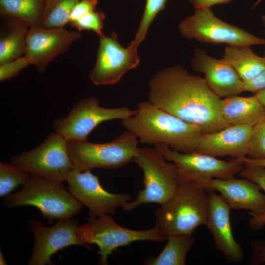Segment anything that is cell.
Instances as JSON below:
<instances>
[{"mask_svg":"<svg viewBox=\"0 0 265 265\" xmlns=\"http://www.w3.org/2000/svg\"><path fill=\"white\" fill-rule=\"evenodd\" d=\"M148 101L198 128L203 133L229 126L221 111V98L205 79L176 65L157 72L149 81Z\"/></svg>","mask_w":265,"mask_h":265,"instance_id":"cell-1","label":"cell"},{"mask_svg":"<svg viewBox=\"0 0 265 265\" xmlns=\"http://www.w3.org/2000/svg\"><path fill=\"white\" fill-rule=\"evenodd\" d=\"M122 123L142 143L165 144L171 149L182 153L195 152L203 134L197 127L148 101L137 103L135 113L122 120Z\"/></svg>","mask_w":265,"mask_h":265,"instance_id":"cell-2","label":"cell"},{"mask_svg":"<svg viewBox=\"0 0 265 265\" xmlns=\"http://www.w3.org/2000/svg\"><path fill=\"white\" fill-rule=\"evenodd\" d=\"M208 188L191 182L180 183L178 190L156 213V227L166 238L192 235L206 224L208 210Z\"/></svg>","mask_w":265,"mask_h":265,"instance_id":"cell-3","label":"cell"},{"mask_svg":"<svg viewBox=\"0 0 265 265\" xmlns=\"http://www.w3.org/2000/svg\"><path fill=\"white\" fill-rule=\"evenodd\" d=\"M5 205L34 206L51 220L71 218L83 206L61 182L34 176L27 179L20 190L5 198Z\"/></svg>","mask_w":265,"mask_h":265,"instance_id":"cell-4","label":"cell"},{"mask_svg":"<svg viewBox=\"0 0 265 265\" xmlns=\"http://www.w3.org/2000/svg\"><path fill=\"white\" fill-rule=\"evenodd\" d=\"M66 144L74 169L80 172L121 168L132 161L139 148L137 138L127 130L107 143L71 139L66 140Z\"/></svg>","mask_w":265,"mask_h":265,"instance_id":"cell-5","label":"cell"},{"mask_svg":"<svg viewBox=\"0 0 265 265\" xmlns=\"http://www.w3.org/2000/svg\"><path fill=\"white\" fill-rule=\"evenodd\" d=\"M132 161L142 169L144 188L135 200L124 203L122 208L131 211L146 204L166 202L176 193L180 185L176 167L168 163L155 148H139Z\"/></svg>","mask_w":265,"mask_h":265,"instance_id":"cell-6","label":"cell"},{"mask_svg":"<svg viewBox=\"0 0 265 265\" xmlns=\"http://www.w3.org/2000/svg\"><path fill=\"white\" fill-rule=\"evenodd\" d=\"M110 215L89 216L87 223L79 227L77 232L78 239L85 247L89 248L88 244L98 245L101 265L107 264L108 257L115 250L133 242L166 240L155 226L143 231L129 229L118 225Z\"/></svg>","mask_w":265,"mask_h":265,"instance_id":"cell-7","label":"cell"},{"mask_svg":"<svg viewBox=\"0 0 265 265\" xmlns=\"http://www.w3.org/2000/svg\"><path fill=\"white\" fill-rule=\"evenodd\" d=\"M11 162L30 176L61 182H67L74 169L66 140L57 132L51 133L36 148L13 156Z\"/></svg>","mask_w":265,"mask_h":265,"instance_id":"cell-8","label":"cell"},{"mask_svg":"<svg viewBox=\"0 0 265 265\" xmlns=\"http://www.w3.org/2000/svg\"><path fill=\"white\" fill-rule=\"evenodd\" d=\"M179 28L183 37L206 43L238 47L265 45V39L221 20L210 8L196 9L180 22Z\"/></svg>","mask_w":265,"mask_h":265,"instance_id":"cell-9","label":"cell"},{"mask_svg":"<svg viewBox=\"0 0 265 265\" xmlns=\"http://www.w3.org/2000/svg\"><path fill=\"white\" fill-rule=\"evenodd\" d=\"M99 99L88 97L77 102L66 117L53 121L56 132L66 140H87L88 135L100 123L114 119L127 118L136 110L128 106L105 108L99 105Z\"/></svg>","mask_w":265,"mask_h":265,"instance_id":"cell-10","label":"cell"},{"mask_svg":"<svg viewBox=\"0 0 265 265\" xmlns=\"http://www.w3.org/2000/svg\"><path fill=\"white\" fill-rule=\"evenodd\" d=\"M154 147L167 160L174 164L180 183H196L211 178H230L239 173L244 166L243 162L235 158L226 161L199 152H179L165 144H157Z\"/></svg>","mask_w":265,"mask_h":265,"instance_id":"cell-11","label":"cell"},{"mask_svg":"<svg viewBox=\"0 0 265 265\" xmlns=\"http://www.w3.org/2000/svg\"><path fill=\"white\" fill-rule=\"evenodd\" d=\"M99 38L95 63L89 73L90 80L96 85L116 83L128 71L139 64L137 49L130 45L123 47L115 32Z\"/></svg>","mask_w":265,"mask_h":265,"instance_id":"cell-12","label":"cell"},{"mask_svg":"<svg viewBox=\"0 0 265 265\" xmlns=\"http://www.w3.org/2000/svg\"><path fill=\"white\" fill-rule=\"evenodd\" d=\"M67 182L69 191L89 210L90 217L113 214L118 207L132 201L128 193H114L106 190L98 176L91 170L80 172L73 169Z\"/></svg>","mask_w":265,"mask_h":265,"instance_id":"cell-13","label":"cell"},{"mask_svg":"<svg viewBox=\"0 0 265 265\" xmlns=\"http://www.w3.org/2000/svg\"><path fill=\"white\" fill-rule=\"evenodd\" d=\"M29 227L35 240L29 265H52L51 257L59 250L72 245L85 247L77 237L79 224L76 219L59 220L51 227L32 220Z\"/></svg>","mask_w":265,"mask_h":265,"instance_id":"cell-14","label":"cell"},{"mask_svg":"<svg viewBox=\"0 0 265 265\" xmlns=\"http://www.w3.org/2000/svg\"><path fill=\"white\" fill-rule=\"evenodd\" d=\"M81 38L80 32L64 27L45 28L40 25L29 27L25 55L31 65L43 72L58 55L67 52Z\"/></svg>","mask_w":265,"mask_h":265,"instance_id":"cell-15","label":"cell"},{"mask_svg":"<svg viewBox=\"0 0 265 265\" xmlns=\"http://www.w3.org/2000/svg\"><path fill=\"white\" fill-rule=\"evenodd\" d=\"M208 188V210L205 225L212 234L215 248L229 263H239L243 251L235 240L230 222L231 208L221 197Z\"/></svg>","mask_w":265,"mask_h":265,"instance_id":"cell-16","label":"cell"},{"mask_svg":"<svg viewBox=\"0 0 265 265\" xmlns=\"http://www.w3.org/2000/svg\"><path fill=\"white\" fill-rule=\"evenodd\" d=\"M196 183L219 192L231 209L249 210L255 214L265 212V193L258 184L247 178H211Z\"/></svg>","mask_w":265,"mask_h":265,"instance_id":"cell-17","label":"cell"},{"mask_svg":"<svg viewBox=\"0 0 265 265\" xmlns=\"http://www.w3.org/2000/svg\"><path fill=\"white\" fill-rule=\"evenodd\" d=\"M191 66L204 75L210 88L220 98L243 92L244 82L234 68L227 61L216 59L203 49H195Z\"/></svg>","mask_w":265,"mask_h":265,"instance_id":"cell-18","label":"cell"},{"mask_svg":"<svg viewBox=\"0 0 265 265\" xmlns=\"http://www.w3.org/2000/svg\"><path fill=\"white\" fill-rule=\"evenodd\" d=\"M253 127L249 125H229L216 132L203 133L195 152L215 157H247Z\"/></svg>","mask_w":265,"mask_h":265,"instance_id":"cell-19","label":"cell"},{"mask_svg":"<svg viewBox=\"0 0 265 265\" xmlns=\"http://www.w3.org/2000/svg\"><path fill=\"white\" fill-rule=\"evenodd\" d=\"M221 111L229 125L254 126L262 117L265 107L256 96L241 97L238 95L221 99Z\"/></svg>","mask_w":265,"mask_h":265,"instance_id":"cell-20","label":"cell"},{"mask_svg":"<svg viewBox=\"0 0 265 265\" xmlns=\"http://www.w3.org/2000/svg\"><path fill=\"white\" fill-rule=\"evenodd\" d=\"M6 17L0 30V65L11 61L25 54L29 26L22 20Z\"/></svg>","mask_w":265,"mask_h":265,"instance_id":"cell-21","label":"cell"},{"mask_svg":"<svg viewBox=\"0 0 265 265\" xmlns=\"http://www.w3.org/2000/svg\"><path fill=\"white\" fill-rule=\"evenodd\" d=\"M250 46H227L222 59L236 70L244 83L252 81L265 69V57L257 55Z\"/></svg>","mask_w":265,"mask_h":265,"instance_id":"cell-22","label":"cell"},{"mask_svg":"<svg viewBox=\"0 0 265 265\" xmlns=\"http://www.w3.org/2000/svg\"><path fill=\"white\" fill-rule=\"evenodd\" d=\"M159 254L146 262L148 265H185L187 255L194 245L192 235H176L167 238Z\"/></svg>","mask_w":265,"mask_h":265,"instance_id":"cell-23","label":"cell"},{"mask_svg":"<svg viewBox=\"0 0 265 265\" xmlns=\"http://www.w3.org/2000/svg\"><path fill=\"white\" fill-rule=\"evenodd\" d=\"M45 0H0L2 16L19 18L29 26L40 25Z\"/></svg>","mask_w":265,"mask_h":265,"instance_id":"cell-24","label":"cell"},{"mask_svg":"<svg viewBox=\"0 0 265 265\" xmlns=\"http://www.w3.org/2000/svg\"><path fill=\"white\" fill-rule=\"evenodd\" d=\"M80 0H45L40 26L48 28L64 27Z\"/></svg>","mask_w":265,"mask_h":265,"instance_id":"cell-25","label":"cell"},{"mask_svg":"<svg viewBox=\"0 0 265 265\" xmlns=\"http://www.w3.org/2000/svg\"><path fill=\"white\" fill-rule=\"evenodd\" d=\"M30 175L12 164L0 163V197L8 195L20 185H23Z\"/></svg>","mask_w":265,"mask_h":265,"instance_id":"cell-26","label":"cell"},{"mask_svg":"<svg viewBox=\"0 0 265 265\" xmlns=\"http://www.w3.org/2000/svg\"><path fill=\"white\" fill-rule=\"evenodd\" d=\"M242 177L247 178L258 184L265 193V167L257 165L244 163L239 173ZM251 216L249 223L255 230H261L265 226V212L261 214L249 212Z\"/></svg>","mask_w":265,"mask_h":265,"instance_id":"cell-27","label":"cell"},{"mask_svg":"<svg viewBox=\"0 0 265 265\" xmlns=\"http://www.w3.org/2000/svg\"><path fill=\"white\" fill-rule=\"evenodd\" d=\"M167 0H146L144 10L138 30L130 46L137 49L139 45L144 40L149 27L158 13L162 10Z\"/></svg>","mask_w":265,"mask_h":265,"instance_id":"cell-28","label":"cell"},{"mask_svg":"<svg viewBox=\"0 0 265 265\" xmlns=\"http://www.w3.org/2000/svg\"><path fill=\"white\" fill-rule=\"evenodd\" d=\"M247 157L254 159L265 158V112L253 127Z\"/></svg>","mask_w":265,"mask_h":265,"instance_id":"cell-29","label":"cell"},{"mask_svg":"<svg viewBox=\"0 0 265 265\" xmlns=\"http://www.w3.org/2000/svg\"><path fill=\"white\" fill-rule=\"evenodd\" d=\"M105 18L106 15L102 11L95 10L83 15L76 21L70 23V25L79 31L92 30L100 37L104 35L102 29Z\"/></svg>","mask_w":265,"mask_h":265,"instance_id":"cell-30","label":"cell"},{"mask_svg":"<svg viewBox=\"0 0 265 265\" xmlns=\"http://www.w3.org/2000/svg\"><path fill=\"white\" fill-rule=\"evenodd\" d=\"M31 65L25 55L11 61L0 65V81H3L17 76L25 67Z\"/></svg>","mask_w":265,"mask_h":265,"instance_id":"cell-31","label":"cell"},{"mask_svg":"<svg viewBox=\"0 0 265 265\" xmlns=\"http://www.w3.org/2000/svg\"><path fill=\"white\" fill-rule=\"evenodd\" d=\"M98 0H80L74 7L69 17L71 23L83 15L96 10Z\"/></svg>","mask_w":265,"mask_h":265,"instance_id":"cell-32","label":"cell"},{"mask_svg":"<svg viewBox=\"0 0 265 265\" xmlns=\"http://www.w3.org/2000/svg\"><path fill=\"white\" fill-rule=\"evenodd\" d=\"M253 253L250 265H258L265 263V241L254 240L251 241Z\"/></svg>","mask_w":265,"mask_h":265,"instance_id":"cell-33","label":"cell"},{"mask_svg":"<svg viewBox=\"0 0 265 265\" xmlns=\"http://www.w3.org/2000/svg\"><path fill=\"white\" fill-rule=\"evenodd\" d=\"M264 57H265V51ZM264 89H265V69L252 81L244 83L243 91L255 93Z\"/></svg>","mask_w":265,"mask_h":265,"instance_id":"cell-34","label":"cell"},{"mask_svg":"<svg viewBox=\"0 0 265 265\" xmlns=\"http://www.w3.org/2000/svg\"><path fill=\"white\" fill-rule=\"evenodd\" d=\"M196 9H208L218 4H226L233 0H189Z\"/></svg>","mask_w":265,"mask_h":265,"instance_id":"cell-35","label":"cell"},{"mask_svg":"<svg viewBox=\"0 0 265 265\" xmlns=\"http://www.w3.org/2000/svg\"><path fill=\"white\" fill-rule=\"evenodd\" d=\"M262 105L265 107V89L254 93Z\"/></svg>","mask_w":265,"mask_h":265,"instance_id":"cell-36","label":"cell"},{"mask_svg":"<svg viewBox=\"0 0 265 265\" xmlns=\"http://www.w3.org/2000/svg\"><path fill=\"white\" fill-rule=\"evenodd\" d=\"M0 265H7V263H6V261L5 260L3 254H2V252L1 251L0 252Z\"/></svg>","mask_w":265,"mask_h":265,"instance_id":"cell-37","label":"cell"},{"mask_svg":"<svg viewBox=\"0 0 265 265\" xmlns=\"http://www.w3.org/2000/svg\"><path fill=\"white\" fill-rule=\"evenodd\" d=\"M263 0H257L254 4L252 6V9L254 8L255 7H256L260 2H261Z\"/></svg>","mask_w":265,"mask_h":265,"instance_id":"cell-38","label":"cell"},{"mask_svg":"<svg viewBox=\"0 0 265 265\" xmlns=\"http://www.w3.org/2000/svg\"><path fill=\"white\" fill-rule=\"evenodd\" d=\"M262 19L263 23L265 27V14L262 15Z\"/></svg>","mask_w":265,"mask_h":265,"instance_id":"cell-39","label":"cell"}]
</instances>
